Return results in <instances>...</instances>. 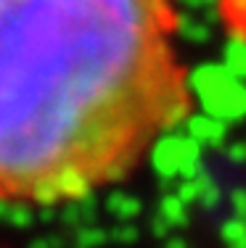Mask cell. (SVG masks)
I'll return each mask as SVG.
<instances>
[{
  "label": "cell",
  "mask_w": 246,
  "mask_h": 248,
  "mask_svg": "<svg viewBox=\"0 0 246 248\" xmlns=\"http://www.w3.org/2000/svg\"><path fill=\"white\" fill-rule=\"evenodd\" d=\"M191 111L178 0H0V203L119 185Z\"/></svg>",
  "instance_id": "6da1fadb"
},
{
  "label": "cell",
  "mask_w": 246,
  "mask_h": 248,
  "mask_svg": "<svg viewBox=\"0 0 246 248\" xmlns=\"http://www.w3.org/2000/svg\"><path fill=\"white\" fill-rule=\"evenodd\" d=\"M217 24L228 40L246 45V0H212Z\"/></svg>",
  "instance_id": "7a4b0ae2"
}]
</instances>
